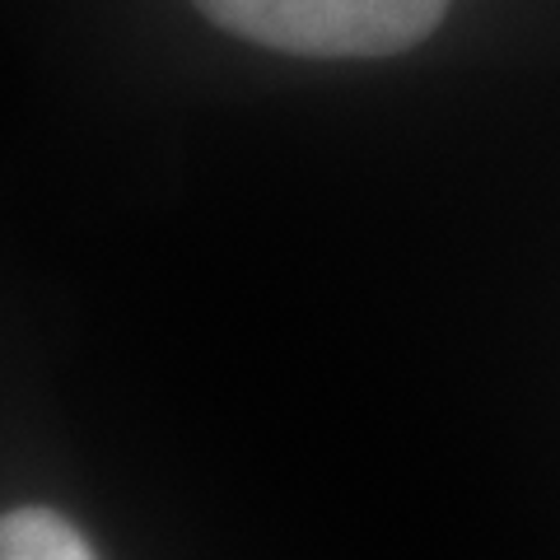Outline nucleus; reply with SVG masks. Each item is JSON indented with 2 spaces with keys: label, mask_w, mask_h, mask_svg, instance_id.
<instances>
[{
  "label": "nucleus",
  "mask_w": 560,
  "mask_h": 560,
  "mask_svg": "<svg viewBox=\"0 0 560 560\" xmlns=\"http://www.w3.org/2000/svg\"><path fill=\"white\" fill-rule=\"evenodd\" d=\"M0 560H94V551L61 514L10 510L0 514Z\"/></svg>",
  "instance_id": "obj_2"
},
{
  "label": "nucleus",
  "mask_w": 560,
  "mask_h": 560,
  "mask_svg": "<svg viewBox=\"0 0 560 560\" xmlns=\"http://www.w3.org/2000/svg\"><path fill=\"white\" fill-rule=\"evenodd\" d=\"M206 20L294 57H393L444 20L448 0H191Z\"/></svg>",
  "instance_id": "obj_1"
}]
</instances>
